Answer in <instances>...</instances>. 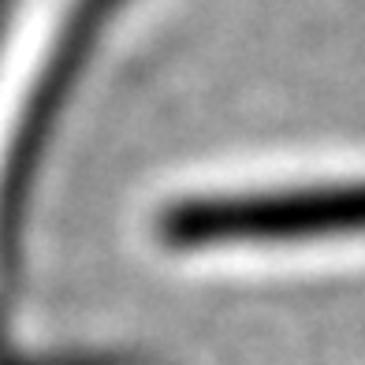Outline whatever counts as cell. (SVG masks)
Returning a JSON list of instances; mask_svg holds the SVG:
<instances>
[{"label": "cell", "mask_w": 365, "mask_h": 365, "mask_svg": "<svg viewBox=\"0 0 365 365\" xmlns=\"http://www.w3.org/2000/svg\"><path fill=\"white\" fill-rule=\"evenodd\" d=\"M365 235V179H205L157 209V242L205 269H272L328 239Z\"/></svg>", "instance_id": "obj_1"}]
</instances>
